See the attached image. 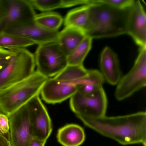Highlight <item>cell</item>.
Returning <instances> with one entry per match:
<instances>
[{"instance_id":"obj_1","label":"cell","mask_w":146,"mask_h":146,"mask_svg":"<svg viewBox=\"0 0 146 146\" xmlns=\"http://www.w3.org/2000/svg\"><path fill=\"white\" fill-rule=\"evenodd\" d=\"M86 126L124 145L142 143L146 146V112L93 118L78 116Z\"/></svg>"},{"instance_id":"obj_2","label":"cell","mask_w":146,"mask_h":146,"mask_svg":"<svg viewBox=\"0 0 146 146\" xmlns=\"http://www.w3.org/2000/svg\"><path fill=\"white\" fill-rule=\"evenodd\" d=\"M88 5L89 19L86 35L93 39L115 37L127 34L130 7L121 9L102 3Z\"/></svg>"},{"instance_id":"obj_3","label":"cell","mask_w":146,"mask_h":146,"mask_svg":"<svg viewBox=\"0 0 146 146\" xmlns=\"http://www.w3.org/2000/svg\"><path fill=\"white\" fill-rule=\"evenodd\" d=\"M36 70L27 78L0 90V110L8 117L40 93L48 79Z\"/></svg>"},{"instance_id":"obj_4","label":"cell","mask_w":146,"mask_h":146,"mask_svg":"<svg viewBox=\"0 0 146 146\" xmlns=\"http://www.w3.org/2000/svg\"><path fill=\"white\" fill-rule=\"evenodd\" d=\"M10 50L13 55L0 71V90L27 78L35 71L33 54L25 48Z\"/></svg>"},{"instance_id":"obj_5","label":"cell","mask_w":146,"mask_h":146,"mask_svg":"<svg viewBox=\"0 0 146 146\" xmlns=\"http://www.w3.org/2000/svg\"><path fill=\"white\" fill-rule=\"evenodd\" d=\"M34 55L36 71L48 78L55 76L68 65L67 55L57 41L38 44Z\"/></svg>"},{"instance_id":"obj_6","label":"cell","mask_w":146,"mask_h":146,"mask_svg":"<svg viewBox=\"0 0 146 146\" xmlns=\"http://www.w3.org/2000/svg\"><path fill=\"white\" fill-rule=\"evenodd\" d=\"M146 84V47H140L132 68L121 77L117 84L115 97L118 100H124L145 87Z\"/></svg>"},{"instance_id":"obj_7","label":"cell","mask_w":146,"mask_h":146,"mask_svg":"<svg viewBox=\"0 0 146 146\" xmlns=\"http://www.w3.org/2000/svg\"><path fill=\"white\" fill-rule=\"evenodd\" d=\"M108 104L103 87L92 95L84 94L77 91L70 98V109L77 116L98 118L105 115Z\"/></svg>"},{"instance_id":"obj_8","label":"cell","mask_w":146,"mask_h":146,"mask_svg":"<svg viewBox=\"0 0 146 146\" xmlns=\"http://www.w3.org/2000/svg\"><path fill=\"white\" fill-rule=\"evenodd\" d=\"M12 146H29L33 137L29 110L24 105L8 117Z\"/></svg>"},{"instance_id":"obj_9","label":"cell","mask_w":146,"mask_h":146,"mask_svg":"<svg viewBox=\"0 0 146 146\" xmlns=\"http://www.w3.org/2000/svg\"><path fill=\"white\" fill-rule=\"evenodd\" d=\"M27 104L33 137L46 141L52 133V127L46 108L39 95L32 99Z\"/></svg>"},{"instance_id":"obj_10","label":"cell","mask_w":146,"mask_h":146,"mask_svg":"<svg viewBox=\"0 0 146 146\" xmlns=\"http://www.w3.org/2000/svg\"><path fill=\"white\" fill-rule=\"evenodd\" d=\"M6 13L0 22V33L11 25L34 23L36 15L29 0H6Z\"/></svg>"},{"instance_id":"obj_11","label":"cell","mask_w":146,"mask_h":146,"mask_svg":"<svg viewBox=\"0 0 146 146\" xmlns=\"http://www.w3.org/2000/svg\"><path fill=\"white\" fill-rule=\"evenodd\" d=\"M1 32L27 38L38 45L57 41L59 32L46 30L33 23L11 25L6 27Z\"/></svg>"},{"instance_id":"obj_12","label":"cell","mask_w":146,"mask_h":146,"mask_svg":"<svg viewBox=\"0 0 146 146\" xmlns=\"http://www.w3.org/2000/svg\"><path fill=\"white\" fill-rule=\"evenodd\" d=\"M78 89L73 82L58 81L53 78L48 79L43 84L40 94L42 98L47 103H60L71 98Z\"/></svg>"},{"instance_id":"obj_13","label":"cell","mask_w":146,"mask_h":146,"mask_svg":"<svg viewBox=\"0 0 146 146\" xmlns=\"http://www.w3.org/2000/svg\"><path fill=\"white\" fill-rule=\"evenodd\" d=\"M127 34L132 37L140 47H146V14L139 0H135L129 8Z\"/></svg>"},{"instance_id":"obj_14","label":"cell","mask_w":146,"mask_h":146,"mask_svg":"<svg viewBox=\"0 0 146 146\" xmlns=\"http://www.w3.org/2000/svg\"><path fill=\"white\" fill-rule=\"evenodd\" d=\"M100 65L101 72L105 80L109 84H118L122 77L117 56L109 47H106L100 55Z\"/></svg>"},{"instance_id":"obj_15","label":"cell","mask_w":146,"mask_h":146,"mask_svg":"<svg viewBox=\"0 0 146 146\" xmlns=\"http://www.w3.org/2000/svg\"><path fill=\"white\" fill-rule=\"evenodd\" d=\"M56 137L58 142L62 146H79L84 142L85 134L82 127L71 123L59 128Z\"/></svg>"},{"instance_id":"obj_16","label":"cell","mask_w":146,"mask_h":146,"mask_svg":"<svg viewBox=\"0 0 146 146\" xmlns=\"http://www.w3.org/2000/svg\"><path fill=\"white\" fill-rule=\"evenodd\" d=\"M86 36L84 32L76 27L66 26L59 32L57 42L68 55Z\"/></svg>"},{"instance_id":"obj_17","label":"cell","mask_w":146,"mask_h":146,"mask_svg":"<svg viewBox=\"0 0 146 146\" xmlns=\"http://www.w3.org/2000/svg\"><path fill=\"white\" fill-rule=\"evenodd\" d=\"M105 79L101 73L96 70H88L87 75L80 80L74 81L78 86V91L82 94L90 95L103 87Z\"/></svg>"},{"instance_id":"obj_18","label":"cell","mask_w":146,"mask_h":146,"mask_svg":"<svg viewBox=\"0 0 146 146\" xmlns=\"http://www.w3.org/2000/svg\"><path fill=\"white\" fill-rule=\"evenodd\" d=\"M89 5H85L70 11L64 21L65 27H76L85 33L87 32L89 23Z\"/></svg>"},{"instance_id":"obj_19","label":"cell","mask_w":146,"mask_h":146,"mask_svg":"<svg viewBox=\"0 0 146 146\" xmlns=\"http://www.w3.org/2000/svg\"><path fill=\"white\" fill-rule=\"evenodd\" d=\"M34 9L43 11L70 7L79 5H87V0H29Z\"/></svg>"},{"instance_id":"obj_20","label":"cell","mask_w":146,"mask_h":146,"mask_svg":"<svg viewBox=\"0 0 146 146\" xmlns=\"http://www.w3.org/2000/svg\"><path fill=\"white\" fill-rule=\"evenodd\" d=\"M92 38L86 35L82 41L68 55V65H80L90 51Z\"/></svg>"},{"instance_id":"obj_21","label":"cell","mask_w":146,"mask_h":146,"mask_svg":"<svg viewBox=\"0 0 146 146\" xmlns=\"http://www.w3.org/2000/svg\"><path fill=\"white\" fill-rule=\"evenodd\" d=\"M36 44L31 40L18 36L0 33V48L10 50L25 48Z\"/></svg>"},{"instance_id":"obj_22","label":"cell","mask_w":146,"mask_h":146,"mask_svg":"<svg viewBox=\"0 0 146 146\" xmlns=\"http://www.w3.org/2000/svg\"><path fill=\"white\" fill-rule=\"evenodd\" d=\"M63 21V18L59 14L51 12L36 15L34 19V23L36 24L52 31H58Z\"/></svg>"},{"instance_id":"obj_23","label":"cell","mask_w":146,"mask_h":146,"mask_svg":"<svg viewBox=\"0 0 146 146\" xmlns=\"http://www.w3.org/2000/svg\"><path fill=\"white\" fill-rule=\"evenodd\" d=\"M88 73V70L85 68L83 65H68L53 78L59 82H72L83 78L87 75Z\"/></svg>"},{"instance_id":"obj_24","label":"cell","mask_w":146,"mask_h":146,"mask_svg":"<svg viewBox=\"0 0 146 146\" xmlns=\"http://www.w3.org/2000/svg\"><path fill=\"white\" fill-rule=\"evenodd\" d=\"M135 1V0H99V2L117 9H123L130 8Z\"/></svg>"},{"instance_id":"obj_25","label":"cell","mask_w":146,"mask_h":146,"mask_svg":"<svg viewBox=\"0 0 146 146\" xmlns=\"http://www.w3.org/2000/svg\"><path fill=\"white\" fill-rule=\"evenodd\" d=\"M13 54L12 50L0 48V71L7 65Z\"/></svg>"},{"instance_id":"obj_26","label":"cell","mask_w":146,"mask_h":146,"mask_svg":"<svg viewBox=\"0 0 146 146\" xmlns=\"http://www.w3.org/2000/svg\"><path fill=\"white\" fill-rule=\"evenodd\" d=\"M9 120L8 116L3 113L0 114V131L3 134L9 131Z\"/></svg>"},{"instance_id":"obj_27","label":"cell","mask_w":146,"mask_h":146,"mask_svg":"<svg viewBox=\"0 0 146 146\" xmlns=\"http://www.w3.org/2000/svg\"><path fill=\"white\" fill-rule=\"evenodd\" d=\"M7 10L6 0H0V22L5 16Z\"/></svg>"},{"instance_id":"obj_28","label":"cell","mask_w":146,"mask_h":146,"mask_svg":"<svg viewBox=\"0 0 146 146\" xmlns=\"http://www.w3.org/2000/svg\"><path fill=\"white\" fill-rule=\"evenodd\" d=\"M46 141H43L33 137L29 146H44Z\"/></svg>"},{"instance_id":"obj_29","label":"cell","mask_w":146,"mask_h":146,"mask_svg":"<svg viewBox=\"0 0 146 146\" xmlns=\"http://www.w3.org/2000/svg\"><path fill=\"white\" fill-rule=\"evenodd\" d=\"M0 146H12L10 141L0 132Z\"/></svg>"},{"instance_id":"obj_30","label":"cell","mask_w":146,"mask_h":146,"mask_svg":"<svg viewBox=\"0 0 146 146\" xmlns=\"http://www.w3.org/2000/svg\"><path fill=\"white\" fill-rule=\"evenodd\" d=\"M1 113H3L1 111V110H0V114Z\"/></svg>"}]
</instances>
